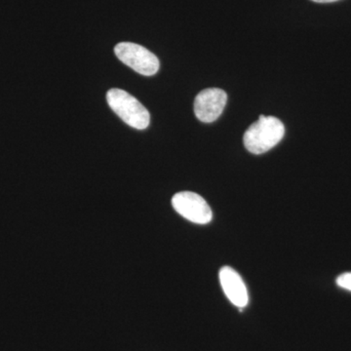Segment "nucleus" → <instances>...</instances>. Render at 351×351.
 I'll return each instance as SVG.
<instances>
[{
    "label": "nucleus",
    "mask_w": 351,
    "mask_h": 351,
    "mask_svg": "<svg viewBox=\"0 0 351 351\" xmlns=\"http://www.w3.org/2000/svg\"><path fill=\"white\" fill-rule=\"evenodd\" d=\"M337 284L339 287L346 289V290L350 291L351 292V272H346L338 277L337 279Z\"/></svg>",
    "instance_id": "7"
},
{
    "label": "nucleus",
    "mask_w": 351,
    "mask_h": 351,
    "mask_svg": "<svg viewBox=\"0 0 351 351\" xmlns=\"http://www.w3.org/2000/svg\"><path fill=\"white\" fill-rule=\"evenodd\" d=\"M219 281L228 299L239 307L240 311H243L248 304L249 295L241 276L232 267H223L219 270Z\"/></svg>",
    "instance_id": "6"
},
{
    "label": "nucleus",
    "mask_w": 351,
    "mask_h": 351,
    "mask_svg": "<svg viewBox=\"0 0 351 351\" xmlns=\"http://www.w3.org/2000/svg\"><path fill=\"white\" fill-rule=\"evenodd\" d=\"M284 134L285 127L280 120L260 115L258 121L254 122L245 132L244 145L251 154H265L280 143Z\"/></svg>",
    "instance_id": "1"
},
{
    "label": "nucleus",
    "mask_w": 351,
    "mask_h": 351,
    "mask_svg": "<svg viewBox=\"0 0 351 351\" xmlns=\"http://www.w3.org/2000/svg\"><path fill=\"white\" fill-rule=\"evenodd\" d=\"M114 53L122 63L142 75H156L160 66L158 58L138 44L119 43L114 47Z\"/></svg>",
    "instance_id": "3"
},
{
    "label": "nucleus",
    "mask_w": 351,
    "mask_h": 351,
    "mask_svg": "<svg viewBox=\"0 0 351 351\" xmlns=\"http://www.w3.org/2000/svg\"><path fill=\"white\" fill-rule=\"evenodd\" d=\"M107 101L113 112L129 126L138 130H144L149 127L151 120L149 110L124 90L110 89L107 94Z\"/></svg>",
    "instance_id": "2"
},
{
    "label": "nucleus",
    "mask_w": 351,
    "mask_h": 351,
    "mask_svg": "<svg viewBox=\"0 0 351 351\" xmlns=\"http://www.w3.org/2000/svg\"><path fill=\"white\" fill-rule=\"evenodd\" d=\"M228 101V95L219 88L203 90L195 100V117L204 123H211L221 117Z\"/></svg>",
    "instance_id": "5"
},
{
    "label": "nucleus",
    "mask_w": 351,
    "mask_h": 351,
    "mask_svg": "<svg viewBox=\"0 0 351 351\" xmlns=\"http://www.w3.org/2000/svg\"><path fill=\"white\" fill-rule=\"evenodd\" d=\"M172 205L177 213L198 225H206L213 218L211 208L206 200L191 191L176 193L172 198Z\"/></svg>",
    "instance_id": "4"
},
{
    "label": "nucleus",
    "mask_w": 351,
    "mask_h": 351,
    "mask_svg": "<svg viewBox=\"0 0 351 351\" xmlns=\"http://www.w3.org/2000/svg\"><path fill=\"white\" fill-rule=\"evenodd\" d=\"M311 1L317 2V3H331V2L339 1V0H311Z\"/></svg>",
    "instance_id": "8"
}]
</instances>
